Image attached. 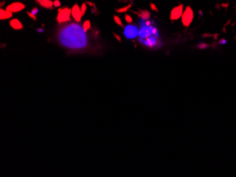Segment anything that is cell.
<instances>
[{"label":"cell","instance_id":"10","mask_svg":"<svg viewBox=\"0 0 236 177\" xmlns=\"http://www.w3.org/2000/svg\"><path fill=\"white\" fill-rule=\"evenodd\" d=\"M14 13L10 12L9 10L6 9H1L0 10V19L1 20H6V19H11Z\"/></svg>","mask_w":236,"mask_h":177},{"label":"cell","instance_id":"18","mask_svg":"<svg viewBox=\"0 0 236 177\" xmlns=\"http://www.w3.org/2000/svg\"><path fill=\"white\" fill-rule=\"evenodd\" d=\"M53 2H54V8H56V9H59V8H61V2L59 0H53Z\"/></svg>","mask_w":236,"mask_h":177},{"label":"cell","instance_id":"11","mask_svg":"<svg viewBox=\"0 0 236 177\" xmlns=\"http://www.w3.org/2000/svg\"><path fill=\"white\" fill-rule=\"evenodd\" d=\"M131 8V4H127V6H124L123 8H119V9H116V12L118 14H125L127 11Z\"/></svg>","mask_w":236,"mask_h":177},{"label":"cell","instance_id":"17","mask_svg":"<svg viewBox=\"0 0 236 177\" xmlns=\"http://www.w3.org/2000/svg\"><path fill=\"white\" fill-rule=\"evenodd\" d=\"M149 6H150V10H152V11H154V12H156V13L159 12V9H158L157 6H156L155 3L150 2V3H149Z\"/></svg>","mask_w":236,"mask_h":177},{"label":"cell","instance_id":"25","mask_svg":"<svg viewBox=\"0 0 236 177\" xmlns=\"http://www.w3.org/2000/svg\"><path fill=\"white\" fill-rule=\"evenodd\" d=\"M199 15H200V16H202V15H203V12H202V11H199Z\"/></svg>","mask_w":236,"mask_h":177},{"label":"cell","instance_id":"3","mask_svg":"<svg viewBox=\"0 0 236 177\" xmlns=\"http://www.w3.org/2000/svg\"><path fill=\"white\" fill-rule=\"evenodd\" d=\"M139 31H140V29L137 26H134L132 24H128V26L124 27V29H123V34L127 39L134 40V38H137L139 36Z\"/></svg>","mask_w":236,"mask_h":177},{"label":"cell","instance_id":"23","mask_svg":"<svg viewBox=\"0 0 236 177\" xmlns=\"http://www.w3.org/2000/svg\"><path fill=\"white\" fill-rule=\"evenodd\" d=\"M44 31H45L44 29H37V32H38V33H42V32H44Z\"/></svg>","mask_w":236,"mask_h":177},{"label":"cell","instance_id":"5","mask_svg":"<svg viewBox=\"0 0 236 177\" xmlns=\"http://www.w3.org/2000/svg\"><path fill=\"white\" fill-rule=\"evenodd\" d=\"M71 13H72V18L74 19L75 22H81L83 18V13L81 11V6L77 4V3H74L71 8Z\"/></svg>","mask_w":236,"mask_h":177},{"label":"cell","instance_id":"9","mask_svg":"<svg viewBox=\"0 0 236 177\" xmlns=\"http://www.w3.org/2000/svg\"><path fill=\"white\" fill-rule=\"evenodd\" d=\"M136 14L139 16V18H140L141 20H149L150 19V17H152V14H150V12L149 11H147V10H140L139 12H137Z\"/></svg>","mask_w":236,"mask_h":177},{"label":"cell","instance_id":"26","mask_svg":"<svg viewBox=\"0 0 236 177\" xmlns=\"http://www.w3.org/2000/svg\"><path fill=\"white\" fill-rule=\"evenodd\" d=\"M235 12H236V8H235Z\"/></svg>","mask_w":236,"mask_h":177},{"label":"cell","instance_id":"2","mask_svg":"<svg viewBox=\"0 0 236 177\" xmlns=\"http://www.w3.org/2000/svg\"><path fill=\"white\" fill-rule=\"evenodd\" d=\"M194 20V11L189 6H185V9L183 11V14L181 16V22L182 26L185 28H189L191 26V24Z\"/></svg>","mask_w":236,"mask_h":177},{"label":"cell","instance_id":"15","mask_svg":"<svg viewBox=\"0 0 236 177\" xmlns=\"http://www.w3.org/2000/svg\"><path fill=\"white\" fill-rule=\"evenodd\" d=\"M124 18H125V22H127V24H132L134 22V18L131 17L129 14H127V13L124 14Z\"/></svg>","mask_w":236,"mask_h":177},{"label":"cell","instance_id":"7","mask_svg":"<svg viewBox=\"0 0 236 177\" xmlns=\"http://www.w3.org/2000/svg\"><path fill=\"white\" fill-rule=\"evenodd\" d=\"M38 6H40L41 8H44L46 10H52L54 8V2L53 0H34Z\"/></svg>","mask_w":236,"mask_h":177},{"label":"cell","instance_id":"21","mask_svg":"<svg viewBox=\"0 0 236 177\" xmlns=\"http://www.w3.org/2000/svg\"><path fill=\"white\" fill-rule=\"evenodd\" d=\"M112 35H113V37H114V38H116V39H117V40L119 41V43H122V39H121V37H120V36L118 35L117 33L113 32V33H112Z\"/></svg>","mask_w":236,"mask_h":177},{"label":"cell","instance_id":"20","mask_svg":"<svg viewBox=\"0 0 236 177\" xmlns=\"http://www.w3.org/2000/svg\"><path fill=\"white\" fill-rule=\"evenodd\" d=\"M31 13L37 16V14H38V13H39V9H38L37 6H34V8H33V9H32V11H31Z\"/></svg>","mask_w":236,"mask_h":177},{"label":"cell","instance_id":"13","mask_svg":"<svg viewBox=\"0 0 236 177\" xmlns=\"http://www.w3.org/2000/svg\"><path fill=\"white\" fill-rule=\"evenodd\" d=\"M83 30H84L85 32H88L89 30L91 29V22L90 20H85L84 22H83Z\"/></svg>","mask_w":236,"mask_h":177},{"label":"cell","instance_id":"1","mask_svg":"<svg viewBox=\"0 0 236 177\" xmlns=\"http://www.w3.org/2000/svg\"><path fill=\"white\" fill-rule=\"evenodd\" d=\"M71 18H72V13H71L70 8H68V6L59 8L58 12H57V16H56V21L59 24L70 22Z\"/></svg>","mask_w":236,"mask_h":177},{"label":"cell","instance_id":"6","mask_svg":"<svg viewBox=\"0 0 236 177\" xmlns=\"http://www.w3.org/2000/svg\"><path fill=\"white\" fill-rule=\"evenodd\" d=\"M24 9H26V4L22 2H18V1L10 3L9 6H6V10H9L10 12H12V13L21 12V11H24Z\"/></svg>","mask_w":236,"mask_h":177},{"label":"cell","instance_id":"14","mask_svg":"<svg viewBox=\"0 0 236 177\" xmlns=\"http://www.w3.org/2000/svg\"><path fill=\"white\" fill-rule=\"evenodd\" d=\"M196 48H197V49H201V50H204V49L210 48V45L205 44V43H200V44H198L197 46H196Z\"/></svg>","mask_w":236,"mask_h":177},{"label":"cell","instance_id":"24","mask_svg":"<svg viewBox=\"0 0 236 177\" xmlns=\"http://www.w3.org/2000/svg\"><path fill=\"white\" fill-rule=\"evenodd\" d=\"M3 6H4V0H2V1H1V2H0V6H1V8H2Z\"/></svg>","mask_w":236,"mask_h":177},{"label":"cell","instance_id":"22","mask_svg":"<svg viewBox=\"0 0 236 177\" xmlns=\"http://www.w3.org/2000/svg\"><path fill=\"white\" fill-rule=\"evenodd\" d=\"M224 44H227V39L221 38L218 40V45H224Z\"/></svg>","mask_w":236,"mask_h":177},{"label":"cell","instance_id":"19","mask_svg":"<svg viewBox=\"0 0 236 177\" xmlns=\"http://www.w3.org/2000/svg\"><path fill=\"white\" fill-rule=\"evenodd\" d=\"M26 14H28V16H29L30 18H32V19H33V20H34V21L37 20V16H36V15L32 14V13H31V12H26Z\"/></svg>","mask_w":236,"mask_h":177},{"label":"cell","instance_id":"16","mask_svg":"<svg viewBox=\"0 0 236 177\" xmlns=\"http://www.w3.org/2000/svg\"><path fill=\"white\" fill-rule=\"evenodd\" d=\"M81 11H82L83 15L86 14V11H87V3L86 2H83L82 4H81Z\"/></svg>","mask_w":236,"mask_h":177},{"label":"cell","instance_id":"12","mask_svg":"<svg viewBox=\"0 0 236 177\" xmlns=\"http://www.w3.org/2000/svg\"><path fill=\"white\" fill-rule=\"evenodd\" d=\"M113 21H114V24H118L119 27H121L122 29H124V27H125V26H124L123 21L121 20V18H120L118 15H113Z\"/></svg>","mask_w":236,"mask_h":177},{"label":"cell","instance_id":"4","mask_svg":"<svg viewBox=\"0 0 236 177\" xmlns=\"http://www.w3.org/2000/svg\"><path fill=\"white\" fill-rule=\"evenodd\" d=\"M183 11H184V6L183 4H179V6H176L174 9L172 10L171 12V15H169V19L172 21H175L180 19L182 14H183Z\"/></svg>","mask_w":236,"mask_h":177},{"label":"cell","instance_id":"8","mask_svg":"<svg viewBox=\"0 0 236 177\" xmlns=\"http://www.w3.org/2000/svg\"><path fill=\"white\" fill-rule=\"evenodd\" d=\"M10 27L15 31H19V30L24 29V24L18 18H13V19L10 20Z\"/></svg>","mask_w":236,"mask_h":177}]
</instances>
